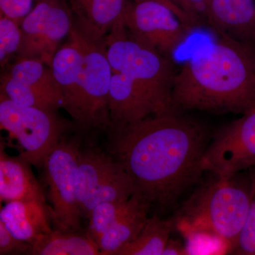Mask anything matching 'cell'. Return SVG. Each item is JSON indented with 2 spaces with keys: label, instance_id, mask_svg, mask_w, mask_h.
I'll return each instance as SVG.
<instances>
[{
  "label": "cell",
  "instance_id": "obj_25",
  "mask_svg": "<svg viewBox=\"0 0 255 255\" xmlns=\"http://www.w3.org/2000/svg\"><path fill=\"white\" fill-rule=\"evenodd\" d=\"M251 199L244 227L231 248L233 254L255 255V172H252Z\"/></svg>",
  "mask_w": 255,
  "mask_h": 255
},
{
  "label": "cell",
  "instance_id": "obj_30",
  "mask_svg": "<svg viewBox=\"0 0 255 255\" xmlns=\"http://www.w3.org/2000/svg\"><path fill=\"white\" fill-rule=\"evenodd\" d=\"M155 1H159V2L162 3V4L168 6L169 9H172V11L177 15L178 17L180 18L181 21H182L186 26L191 28V29L193 27L199 26L193 18H191L187 13L184 12L177 5L174 4L172 0H155Z\"/></svg>",
  "mask_w": 255,
  "mask_h": 255
},
{
  "label": "cell",
  "instance_id": "obj_26",
  "mask_svg": "<svg viewBox=\"0 0 255 255\" xmlns=\"http://www.w3.org/2000/svg\"><path fill=\"white\" fill-rule=\"evenodd\" d=\"M22 33L20 24L11 18L1 16L0 19V63L1 65L19 50Z\"/></svg>",
  "mask_w": 255,
  "mask_h": 255
},
{
  "label": "cell",
  "instance_id": "obj_2",
  "mask_svg": "<svg viewBox=\"0 0 255 255\" xmlns=\"http://www.w3.org/2000/svg\"><path fill=\"white\" fill-rule=\"evenodd\" d=\"M174 110L244 114L255 109V52L219 36L193 50L174 74Z\"/></svg>",
  "mask_w": 255,
  "mask_h": 255
},
{
  "label": "cell",
  "instance_id": "obj_31",
  "mask_svg": "<svg viewBox=\"0 0 255 255\" xmlns=\"http://www.w3.org/2000/svg\"><path fill=\"white\" fill-rule=\"evenodd\" d=\"M188 255V252L187 248L183 247L179 242L169 240L163 253V255Z\"/></svg>",
  "mask_w": 255,
  "mask_h": 255
},
{
  "label": "cell",
  "instance_id": "obj_4",
  "mask_svg": "<svg viewBox=\"0 0 255 255\" xmlns=\"http://www.w3.org/2000/svg\"><path fill=\"white\" fill-rule=\"evenodd\" d=\"M124 21L112 28L105 50L113 73L122 74L147 89L166 108L172 107L174 73L168 57L127 36Z\"/></svg>",
  "mask_w": 255,
  "mask_h": 255
},
{
  "label": "cell",
  "instance_id": "obj_8",
  "mask_svg": "<svg viewBox=\"0 0 255 255\" xmlns=\"http://www.w3.org/2000/svg\"><path fill=\"white\" fill-rule=\"evenodd\" d=\"M124 24L134 39L168 58L191 30L168 6L155 0L128 4Z\"/></svg>",
  "mask_w": 255,
  "mask_h": 255
},
{
  "label": "cell",
  "instance_id": "obj_11",
  "mask_svg": "<svg viewBox=\"0 0 255 255\" xmlns=\"http://www.w3.org/2000/svg\"><path fill=\"white\" fill-rule=\"evenodd\" d=\"M206 21L219 36L255 52V0H209Z\"/></svg>",
  "mask_w": 255,
  "mask_h": 255
},
{
  "label": "cell",
  "instance_id": "obj_1",
  "mask_svg": "<svg viewBox=\"0 0 255 255\" xmlns=\"http://www.w3.org/2000/svg\"><path fill=\"white\" fill-rule=\"evenodd\" d=\"M109 149L131 179L133 194L168 209L199 180L211 137L195 119L169 110L112 127Z\"/></svg>",
  "mask_w": 255,
  "mask_h": 255
},
{
  "label": "cell",
  "instance_id": "obj_3",
  "mask_svg": "<svg viewBox=\"0 0 255 255\" xmlns=\"http://www.w3.org/2000/svg\"><path fill=\"white\" fill-rule=\"evenodd\" d=\"M237 175L230 179L216 177L184 203L179 219L189 233L214 235L233 248L244 227L251 199V175Z\"/></svg>",
  "mask_w": 255,
  "mask_h": 255
},
{
  "label": "cell",
  "instance_id": "obj_19",
  "mask_svg": "<svg viewBox=\"0 0 255 255\" xmlns=\"http://www.w3.org/2000/svg\"><path fill=\"white\" fill-rule=\"evenodd\" d=\"M30 255H101L97 243L88 234L53 230L32 246Z\"/></svg>",
  "mask_w": 255,
  "mask_h": 255
},
{
  "label": "cell",
  "instance_id": "obj_7",
  "mask_svg": "<svg viewBox=\"0 0 255 255\" xmlns=\"http://www.w3.org/2000/svg\"><path fill=\"white\" fill-rule=\"evenodd\" d=\"M255 166V109L219 129L210 140L202 169L230 179Z\"/></svg>",
  "mask_w": 255,
  "mask_h": 255
},
{
  "label": "cell",
  "instance_id": "obj_6",
  "mask_svg": "<svg viewBox=\"0 0 255 255\" xmlns=\"http://www.w3.org/2000/svg\"><path fill=\"white\" fill-rule=\"evenodd\" d=\"M80 144L62 140L47 157L45 176L49 187L53 219L58 229L77 232L82 218L76 195Z\"/></svg>",
  "mask_w": 255,
  "mask_h": 255
},
{
  "label": "cell",
  "instance_id": "obj_13",
  "mask_svg": "<svg viewBox=\"0 0 255 255\" xmlns=\"http://www.w3.org/2000/svg\"><path fill=\"white\" fill-rule=\"evenodd\" d=\"M44 204L37 201H10L1 208L0 221L13 236L33 246L53 231Z\"/></svg>",
  "mask_w": 255,
  "mask_h": 255
},
{
  "label": "cell",
  "instance_id": "obj_14",
  "mask_svg": "<svg viewBox=\"0 0 255 255\" xmlns=\"http://www.w3.org/2000/svg\"><path fill=\"white\" fill-rule=\"evenodd\" d=\"M27 162L21 156L11 157L1 145L0 199L1 202L37 201L45 203V196Z\"/></svg>",
  "mask_w": 255,
  "mask_h": 255
},
{
  "label": "cell",
  "instance_id": "obj_16",
  "mask_svg": "<svg viewBox=\"0 0 255 255\" xmlns=\"http://www.w3.org/2000/svg\"><path fill=\"white\" fill-rule=\"evenodd\" d=\"M112 156L93 150H80L76 177V195L82 210L97 188L117 166Z\"/></svg>",
  "mask_w": 255,
  "mask_h": 255
},
{
  "label": "cell",
  "instance_id": "obj_23",
  "mask_svg": "<svg viewBox=\"0 0 255 255\" xmlns=\"http://www.w3.org/2000/svg\"><path fill=\"white\" fill-rule=\"evenodd\" d=\"M8 75L29 86L62 96L52 68L41 60L19 58Z\"/></svg>",
  "mask_w": 255,
  "mask_h": 255
},
{
  "label": "cell",
  "instance_id": "obj_18",
  "mask_svg": "<svg viewBox=\"0 0 255 255\" xmlns=\"http://www.w3.org/2000/svg\"><path fill=\"white\" fill-rule=\"evenodd\" d=\"M174 225L173 219L164 220L154 215L147 219L136 237L114 255H163Z\"/></svg>",
  "mask_w": 255,
  "mask_h": 255
},
{
  "label": "cell",
  "instance_id": "obj_28",
  "mask_svg": "<svg viewBox=\"0 0 255 255\" xmlns=\"http://www.w3.org/2000/svg\"><path fill=\"white\" fill-rule=\"evenodd\" d=\"M32 5L33 0H0L1 15L14 20L19 24L33 9Z\"/></svg>",
  "mask_w": 255,
  "mask_h": 255
},
{
  "label": "cell",
  "instance_id": "obj_12",
  "mask_svg": "<svg viewBox=\"0 0 255 255\" xmlns=\"http://www.w3.org/2000/svg\"><path fill=\"white\" fill-rule=\"evenodd\" d=\"M51 68L63 96V107L78 123L84 76L83 48L78 31H72L70 42L57 50Z\"/></svg>",
  "mask_w": 255,
  "mask_h": 255
},
{
  "label": "cell",
  "instance_id": "obj_5",
  "mask_svg": "<svg viewBox=\"0 0 255 255\" xmlns=\"http://www.w3.org/2000/svg\"><path fill=\"white\" fill-rule=\"evenodd\" d=\"M0 124L17 140L20 156L38 168L44 167L47 157L63 140V127L54 112L16 105L3 95Z\"/></svg>",
  "mask_w": 255,
  "mask_h": 255
},
{
  "label": "cell",
  "instance_id": "obj_27",
  "mask_svg": "<svg viewBox=\"0 0 255 255\" xmlns=\"http://www.w3.org/2000/svg\"><path fill=\"white\" fill-rule=\"evenodd\" d=\"M31 248L29 243L20 241L13 236L4 223L0 221V255L16 253L29 254Z\"/></svg>",
  "mask_w": 255,
  "mask_h": 255
},
{
  "label": "cell",
  "instance_id": "obj_15",
  "mask_svg": "<svg viewBox=\"0 0 255 255\" xmlns=\"http://www.w3.org/2000/svg\"><path fill=\"white\" fill-rule=\"evenodd\" d=\"M78 28L88 41L97 43L109 30L124 21L127 0H76Z\"/></svg>",
  "mask_w": 255,
  "mask_h": 255
},
{
  "label": "cell",
  "instance_id": "obj_22",
  "mask_svg": "<svg viewBox=\"0 0 255 255\" xmlns=\"http://www.w3.org/2000/svg\"><path fill=\"white\" fill-rule=\"evenodd\" d=\"M71 20L68 11L57 0H53L38 60L51 68L60 42L70 31Z\"/></svg>",
  "mask_w": 255,
  "mask_h": 255
},
{
  "label": "cell",
  "instance_id": "obj_20",
  "mask_svg": "<svg viewBox=\"0 0 255 255\" xmlns=\"http://www.w3.org/2000/svg\"><path fill=\"white\" fill-rule=\"evenodd\" d=\"M1 95L16 105L48 112H55L63 107L62 96L29 86L11 78L8 74L1 80Z\"/></svg>",
  "mask_w": 255,
  "mask_h": 255
},
{
  "label": "cell",
  "instance_id": "obj_17",
  "mask_svg": "<svg viewBox=\"0 0 255 255\" xmlns=\"http://www.w3.org/2000/svg\"><path fill=\"white\" fill-rule=\"evenodd\" d=\"M133 205L97 242L101 255H114L134 239L148 219L150 206L135 196Z\"/></svg>",
  "mask_w": 255,
  "mask_h": 255
},
{
  "label": "cell",
  "instance_id": "obj_24",
  "mask_svg": "<svg viewBox=\"0 0 255 255\" xmlns=\"http://www.w3.org/2000/svg\"><path fill=\"white\" fill-rule=\"evenodd\" d=\"M136 197L132 195L124 201H106L92 209L90 215V226L87 234L97 243L104 233L117 222L133 205Z\"/></svg>",
  "mask_w": 255,
  "mask_h": 255
},
{
  "label": "cell",
  "instance_id": "obj_21",
  "mask_svg": "<svg viewBox=\"0 0 255 255\" xmlns=\"http://www.w3.org/2000/svg\"><path fill=\"white\" fill-rule=\"evenodd\" d=\"M52 2L53 0H41L21 21L19 58L38 59Z\"/></svg>",
  "mask_w": 255,
  "mask_h": 255
},
{
  "label": "cell",
  "instance_id": "obj_10",
  "mask_svg": "<svg viewBox=\"0 0 255 255\" xmlns=\"http://www.w3.org/2000/svg\"><path fill=\"white\" fill-rule=\"evenodd\" d=\"M147 89L131 78L113 73L110 92V124L112 127L138 122L168 112Z\"/></svg>",
  "mask_w": 255,
  "mask_h": 255
},
{
  "label": "cell",
  "instance_id": "obj_29",
  "mask_svg": "<svg viewBox=\"0 0 255 255\" xmlns=\"http://www.w3.org/2000/svg\"><path fill=\"white\" fill-rule=\"evenodd\" d=\"M172 1L187 13L198 25L206 21V11L209 0H172Z\"/></svg>",
  "mask_w": 255,
  "mask_h": 255
},
{
  "label": "cell",
  "instance_id": "obj_9",
  "mask_svg": "<svg viewBox=\"0 0 255 255\" xmlns=\"http://www.w3.org/2000/svg\"><path fill=\"white\" fill-rule=\"evenodd\" d=\"M80 36L84 52V77L78 124L82 128L106 126L110 124V92L113 72L105 50Z\"/></svg>",
  "mask_w": 255,
  "mask_h": 255
}]
</instances>
